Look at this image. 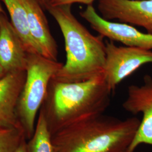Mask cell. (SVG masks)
<instances>
[{
	"label": "cell",
	"mask_w": 152,
	"mask_h": 152,
	"mask_svg": "<svg viewBox=\"0 0 152 152\" xmlns=\"http://www.w3.org/2000/svg\"><path fill=\"white\" fill-rule=\"evenodd\" d=\"M95 0H50V6H58L73 4H82L91 5Z\"/></svg>",
	"instance_id": "15"
},
{
	"label": "cell",
	"mask_w": 152,
	"mask_h": 152,
	"mask_svg": "<svg viewBox=\"0 0 152 152\" xmlns=\"http://www.w3.org/2000/svg\"><path fill=\"white\" fill-rule=\"evenodd\" d=\"M28 53L6 13L0 15V64L8 73L26 71Z\"/></svg>",
	"instance_id": "11"
},
{
	"label": "cell",
	"mask_w": 152,
	"mask_h": 152,
	"mask_svg": "<svg viewBox=\"0 0 152 152\" xmlns=\"http://www.w3.org/2000/svg\"><path fill=\"white\" fill-rule=\"evenodd\" d=\"M9 12L10 22L28 54H41L29 31L27 14L22 0H1Z\"/></svg>",
	"instance_id": "12"
},
{
	"label": "cell",
	"mask_w": 152,
	"mask_h": 152,
	"mask_svg": "<svg viewBox=\"0 0 152 152\" xmlns=\"http://www.w3.org/2000/svg\"><path fill=\"white\" fill-rule=\"evenodd\" d=\"M8 72L6 71L5 69L3 68V66L0 64V80L5 77Z\"/></svg>",
	"instance_id": "18"
},
{
	"label": "cell",
	"mask_w": 152,
	"mask_h": 152,
	"mask_svg": "<svg viewBox=\"0 0 152 152\" xmlns=\"http://www.w3.org/2000/svg\"><path fill=\"white\" fill-rule=\"evenodd\" d=\"M25 137L22 129H0V152H15Z\"/></svg>",
	"instance_id": "14"
},
{
	"label": "cell",
	"mask_w": 152,
	"mask_h": 152,
	"mask_svg": "<svg viewBox=\"0 0 152 152\" xmlns=\"http://www.w3.org/2000/svg\"><path fill=\"white\" fill-rule=\"evenodd\" d=\"M37 1L39 4L44 8V10H47L50 6V0H36Z\"/></svg>",
	"instance_id": "17"
},
{
	"label": "cell",
	"mask_w": 152,
	"mask_h": 152,
	"mask_svg": "<svg viewBox=\"0 0 152 152\" xmlns=\"http://www.w3.org/2000/svg\"><path fill=\"white\" fill-rule=\"evenodd\" d=\"M27 152H54L51 132L44 113L40 110L34 134L28 140Z\"/></svg>",
	"instance_id": "13"
},
{
	"label": "cell",
	"mask_w": 152,
	"mask_h": 152,
	"mask_svg": "<svg viewBox=\"0 0 152 152\" xmlns=\"http://www.w3.org/2000/svg\"><path fill=\"white\" fill-rule=\"evenodd\" d=\"M5 12L4 10V9H3L2 7V5H1V4L0 3V15L1 14H5Z\"/></svg>",
	"instance_id": "19"
},
{
	"label": "cell",
	"mask_w": 152,
	"mask_h": 152,
	"mask_svg": "<svg viewBox=\"0 0 152 152\" xmlns=\"http://www.w3.org/2000/svg\"><path fill=\"white\" fill-rule=\"evenodd\" d=\"M27 139L24 138L14 152H27Z\"/></svg>",
	"instance_id": "16"
},
{
	"label": "cell",
	"mask_w": 152,
	"mask_h": 152,
	"mask_svg": "<svg viewBox=\"0 0 152 152\" xmlns=\"http://www.w3.org/2000/svg\"><path fill=\"white\" fill-rule=\"evenodd\" d=\"M63 64L38 54H28L26 78L16 107L18 120L27 140L35 130L36 117L46 96L49 83Z\"/></svg>",
	"instance_id": "4"
},
{
	"label": "cell",
	"mask_w": 152,
	"mask_h": 152,
	"mask_svg": "<svg viewBox=\"0 0 152 152\" xmlns=\"http://www.w3.org/2000/svg\"><path fill=\"white\" fill-rule=\"evenodd\" d=\"M71 4L50 6L47 10L60 28L65 42L66 61L53 79L63 82L90 80L103 73L105 63V42L80 22Z\"/></svg>",
	"instance_id": "2"
},
{
	"label": "cell",
	"mask_w": 152,
	"mask_h": 152,
	"mask_svg": "<svg viewBox=\"0 0 152 152\" xmlns=\"http://www.w3.org/2000/svg\"><path fill=\"white\" fill-rule=\"evenodd\" d=\"M141 121L100 114L53 134L54 152H127Z\"/></svg>",
	"instance_id": "3"
},
{
	"label": "cell",
	"mask_w": 152,
	"mask_h": 152,
	"mask_svg": "<svg viewBox=\"0 0 152 152\" xmlns=\"http://www.w3.org/2000/svg\"><path fill=\"white\" fill-rule=\"evenodd\" d=\"M105 63L104 75L112 92L126 78L141 66L152 63V50L132 46H118L105 42Z\"/></svg>",
	"instance_id": "5"
},
{
	"label": "cell",
	"mask_w": 152,
	"mask_h": 152,
	"mask_svg": "<svg viewBox=\"0 0 152 152\" xmlns=\"http://www.w3.org/2000/svg\"><path fill=\"white\" fill-rule=\"evenodd\" d=\"M112 92L104 72L84 81L52 78L39 110L52 135L65 126L104 114L110 105Z\"/></svg>",
	"instance_id": "1"
},
{
	"label": "cell",
	"mask_w": 152,
	"mask_h": 152,
	"mask_svg": "<svg viewBox=\"0 0 152 152\" xmlns=\"http://www.w3.org/2000/svg\"><path fill=\"white\" fill-rule=\"evenodd\" d=\"M26 78V71H13L0 80V129H23L16 107Z\"/></svg>",
	"instance_id": "9"
},
{
	"label": "cell",
	"mask_w": 152,
	"mask_h": 152,
	"mask_svg": "<svg viewBox=\"0 0 152 152\" xmlns=\"http://www.w3.org/2000/svg\"><path fill=\"white\" fill-rule=\"evenodd\" d=\"M141 86L128 87L127 96L122 104L125 110L134 115L142 113V118L127 152H134L141 144L152 146V77L145 75Z\"/></svg>",
	"instance_id": "6"
},
{
	"label": "cell",
	"mask_w": 152,
	"mask_h": 152,
	"mask_svg": "<svg viewBox=\"0 0 152 152\" xmlns=\"http://www.w3.org/2000/svg\"><path fill=\"white\" fill-rule=\"evenodd\" d=\"M98 10L106 20L141 27L152 34V0H99Z\"/></svg>",
	"instance_id": "8"
},
{
	"label": "cell",
	"mask_w": 152,
	"mask_h": 152,
	"mask_svg": "<svg viewBox=\"0 0 152 152\" xmlns=\"http://www.w3.org/2000/svg\"><path fill=\"white\" fill-rule=\"evenodd\" d=\"M80 14L92 29L103 38L120 42L125 46L152 50V34L142 32L129 24L106 20L100 16L92 5L87 6Z\"/></svg>",
	"instance_id": "7"
},
{
	"label": "cell",
	"mask_w": 152,
	"mask_h": 152,
	"mask_svg": "<svg viewBox=\"0 0 152 152\" xmlns=\"http://www.w3.org/2000/svg\"><path fill=\"white\" fill-rule=\"evenodd\" d=\"M22 2L27 12L30 33L40 54L57 61L58 46L51 32L44 8L36 0H22Z\"/></svg>",
	"instance_id": "10"
}]
</instances>
